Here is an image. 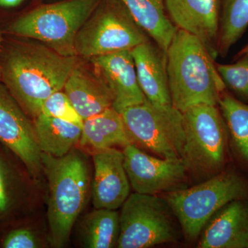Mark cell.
Instances as JSON below:
<instances>
[{"mask_svg":"<svg viewBox=\"0 0 248 248\" xmlns=\"http://www.w3.org/2000/svg\"><path fill=\"white\" fill-rule=\"evenodd\" d=\"M120 232V213L110 209L95 208L84 217L80 228L81 242L88 248L117 247Z\"/></svg>","mask_w":248,"mask_h":248,"instance_id":"44dd1931","label":"cell"},{"mask_svg":"<svg viewBox=\"0 0 248 248\" xmlns=\"http://www.w3.org/2000/svg\"><path fill=\"white\" fill-rule=\"evenodd\" d=\"M42 161L48 182L49 241L53 247L63 248L86 203L91 179L89 164L75 148L62 157L42 153Z\"/></svg>","mask_w":248,"mask_h":248,"instance_id":"3957f363","label":"cell"},{"mask_svg":"<svg viewBox=\"0 0 248 248\" xmlns=\"http://www.w3.org/2000/svg\"><path fill=\"white\" fill-rule=\"evenodd\" d=\"M216 67L226 86L235 92L248 97V55L232 64H220Z\"/></svg>","mask_w":248,"mask_h":248,"instance_id":"d4e9b609","label":"cell"},{"mask_svg":"<svg viewBox=\"0 0 248 248\" xmlns=\"http://www.w3.org/2000/svg\"><path fill=\"white\" fill-rule=\"evenodd\" d=\"M248 26V0H221L218 55L225 56Z\"/></svg>","mask_w":248,"mask_h":248,"instance_id":"7402d4cb","label":"cell"},{"mask_svg":"<svg viewBox=\"0 0 248 248\" xmlns=\"http://www.w3.org/2000/svg\"><path fill=\"white\" fill-rule=\"evenodd\" d=\"M33 124L42 153L62 157L79 143L82 127L78 124L41 114Z\"/></svg>","mask_w":248,"mask_h":248,"instance_id":"ffe728a7","label":"cell"},{"mask_svg":"<svg viewBox=\"0 0 248 248\" xmlns=\"http://www.w3.org/2000/svg\"><path fill=\"white\" fill-rule=\"evenodd\" d=\"M124 167L131 188L137 193L156 195L184 182L187 170L182 161L155 157L138 147L124 148Z\"/></svg>","mask_w":248,"mask_h":248,"instance_id":"8fae6325","label":"cell"},{"mask_svg":"<svg viewBox=\"0 0 248 248\" xmlns=\"http://www.w3.org/2000/svg\"><path fill=\"white\" fill-rule=\"evenodd\" d=\"M137 23L160 48L167 51L177 28L166 12L164 0H121Z\"/></svg>","mask_w":248,"mask_h":248,"instance_id":"d6986e66","label":"cell"},{"mask_svg":"<svg viewBox=\"0 0 248 248\" xmlns=\"http://www.w3.org/2000/svg\"><path fill=\"white\" fill-rule=\"evenodd\" d=\"M185 130L183 162L187 170L210 176L225 159L226 131L217 106L199 104L182 112Z\"/></svg>","mask_w":248,"mask_h":248,"instance_id":"9c48e42d","label":"cell"},{"mask_svg":"<svg viewBox=\"0 0 248 248\" xmlns=\"http://www.w3.org/2000/svg\"><path fill=\"white\" fill-rule=\"evenodd\" d=\"M0 143L21 160L32 177H40L43 170L42 152L33 123L0 84Z\"/></svg>","mask_w":248,"mask_h":248,"instance_id":"30bf717a","label":"cell"},{"mask_svg":"<svg viewBox=\"0 0 248 248\" xmlns=\"http://www.w3.org/2000/svg\"><path fill=\"white\" fill-rule=\"evenodd\" d=\"M5 248H36L38 241L33 232L28 229H17L11 231L2 243Z\"/></svg>","mask_w":248,"mask_h":248,"instance_id":"484cf974","label":"cell"},{"mask_svg":"<svg viewBox=\"0 0 248 248\" xmlns=\"http://www.w3.org/2000/svg\"><path fill=\"white\" fill-rule=\"evenodd\" d=\"M246 55H248V45L239 53L240 57H242Z\"/></svg>","mask_w":248,"mask_h":248,"instance_id":"f1b7e54d","label":"cell"},{"mask_svg":"<svg viewBox=\"0 0 248 248\" xmlns=\"http://www.w3.org/2000/svg\"><path fill=\"white\" fill-rule=\"evenodd\" d=\"M94 72L112 94V107L119 112L146 100L139 84L130 50L89 59Z\"/></svg>","mask_w":248,"mask_h":248,"instance_id":"7c38bea8","label":"cell"},{"mask_svg":"<svg viewBox=\"0 0 248 248\" xmlns=\"http://www.w3.org/2000/svg\"><path fill=\"white\" fill-rule=\"evenodd\" d=\"M100 0H66L43 5L18 18L10 25L14 35L34 39L63 56H76L78 32Z\"/></svg>","mask_w":248,"mask_h":248,"instance_id":"277c9868","label":"cell"},{"mask_svg":"<svg viewBox=\"0 0 248 248\" xmlns=\"http://www.w3.org/2000/svg\"><path fill=\"white\" fill-rule=\"evenodd\" d=\"M63 89L83 120L112 107L113 97L107 86L94 72L92 73L78 63L68 77Z\"/></svg>","mask_w":248,"mask_h":248,"instance_id":"e0dca14e","label":"cell"},{"mask_svg":"<svg viewBox=\"0 0 248 248\" xmlns=\"http://www.w3.org/2000/svg\"><path fill=\"white\" fill-rule=\"evenodd\" d=\"M4 86L22 108L35 118L46 99L62 91L75 66L77 56H63L45 45L11 46L0 58Z\"/></svg>","mask_w":248,"mask_h":248,"instance_id":"6da1fadb","label":"cell"},{"mask_svg":"<svg viewBox=\"0 0 248 248\" xmlns=\"http://www.w3.org/2000/svg\"><path fill=\"white\" fill-rule=\"evenodd\" d=\"M218 105L235 145L243 157L248 161V105L229 94L221 96Z\"/></svg>","mask_w":248,"mask_h":248,"instance_id":"603a6c76","label":"cell"},{"mask_svg":"<svg viewBox=\"0 0 248 248\" xmlns=\"http://www.w3.org/2000/svg\"><path fill=\"white\" fill-rule=\"evenodd\" d=\"M12 195L6 166L0 156V215H4L11 208Z\"/></svg>","mask_w":248,"mask_h":248,"instance_id":"4316f807","label":"cell"},{"mask_svg":"<svg viewBox=\"0 0 248 248\" xmlns=\"http://www.w3.org/2000/svg\"><path fill=\"white\" fill-rule=\"evenodd\" d=\"M121 115L131 144L162 159L183 161L186 137L181 111L146 99Z\"/></svg>","mask_w":248,"mask_h":248,"instance_id":"8992f818","label":"cell"},{"mask_svg":"<svg viewBox=\"0 0 248 248\" xmlns=\"http://www.w3.org/2000/svg\"><path fill=\"white\" fill-rule=\"evenodd\" d=\"M121 208L117 248H148L177 240L174 215L164 199L134 192Z\"/></svg>","mask_w":248,"mask_h":248,"instance_id":"ba28073f","label":"cell"},{"mask_svg":"<svg viewBox=\"0 0 248 248\" xmlns=\"http://www.w3.org/2000/svg\"><path fill=\"white\" fill-rule=\"evenodd\" d=\"M1 36H0V46H1ZM1 78V63H0V79Z\"/></svg>","mask_w":248,"mask_h":248,"instance_id":"f546056e","label":"cell"},{"mask_svg":"<svg viewBox=\"0 0 248 248\" xmlns=\"http://www.w3.org/2000/svg\"><path fill=\"white\" fill-rule=\"evenodd\" d=\"M176 27L198 37L213 59L218 56L221 0H164Z\"/></svg>","mask_w":248,"mask_h":248,"instance_id":"4fadbf2b","label":"cell"},{"mask_svg":"<svg viewBox=\"0 0 248 248\" xmlns=\"http://www.w3.org/2000/svg\"><path fill=\"white\" fill-rule=\"evenodd\" d=\"M139 84L148 101L172 105L170 93L166 51L151 40L130 50Z\"/></svg>","mask_w":248,"mask_h":248,"instance_id":"2e32d148","label":"cell"},{"mask_svg":"<svg viewBox=\"0 0 248 248\" xmlns=\"http://www.w3.org/2000/svg\"><path fill=\"white\" fill-rule=\"evenodd\" d=\"M79 143L94 151L131 144L122 115L113 107L84 120Z\"/></svg>","mask_w":248,"mask_h":248,"instance_id":"ac0fdd59","label":"cell"},{"mask_svg":"<svg viewBox=\"0 0 248 248\" xmlns=\"http://www.w3.org/2000/svg\"><path fill=\"white\" fill-rule=\"evenodd\" d=\"M150 40L121 0H100L76 39V56L91 59L131 50Z\"/></svg>","mask_w":248,"mask_h":248,"instance_id":"5b68a950","label":"cell"},{"mask_svg":"<svg viewBox=\"0 0 248 248\" xmlns=\"http://www.w3.org/2000/svg\"><path fill=\"white\" fill-rule=\"evenodd\" d=\"M246 183L231 172L220 173L199 185L172 190L165 200L187 238L195 239L211 217L232 201L247 195Z\"/></svg>","mask_w":248,"mask_h":248,"instance_id":"52a82bcc","label":"cell"},{"mask_svg":"<svg viewBox=\"0 0 248 248\" xmlns=\"http://www.w3.org/2000/svg\"><path fill=\"white\" fill-rule=\"evenodd\" d=\"M93 159V205L94 208L117 210L130 195L131 189L124 167L123 151L115 148L96 150Z\"/></svg>","mask_w":248,"mask_h":248,"instance_id":"5bb4252c","label":"cell"},{"mask_svg":"<svg viewBox=\"0 0 248 248\" xmlns=\"http://www.w3.org/2000/svg\"><path fill=\"white\" fill-rule=\"evenodd\" d=\"M40 114L78 124L81 127L84 123V120L77 112L66 93L62 91L54 93L46 99Z\"/></svg>","mask_w":248,"mask_h":248,"instance_id":"cb8c5ba5","label":"cell"},{"mask_svg":"<svg viewBox=\"0 0 248 248\" xmlns=\"http://www.w3.org/2000/svg\"><path fill=\"white\" fill-rule=\"evenodd\" d=\"M201 248H248V206L241 200L226 204L202 231Z\"/></svg>","mask_w":248,"mask_h":248,"instance_id":"9a60e30c","label":"cell"},{"mask_svg":"<svg viewBox=\"0 0 248 248\" xmlns=\"http://www.w3.org/2000/svg\"><path fill=\"white\" fill-rule=\"evenodd\" d=\"M24 0H0V6L3 8L16 7Z\"/></svg>","mask_w":248,"mask_h":248,"instance_id":"83f0119b","label":"cell"},{"mask_svg":"<svg viewBox=\"0 0 248 248\" xmlns=\"http://www.w3.org/2000/svg\"><path fill=\"white\" fill-rule=\"evenodd\" d=\"M166 55L173 107L183 112L199 104L218 105L226 84L198 37L178 29Z\"/></svg>","mask_w":248,"mask_h":248,"instance_id":"7a4b0ae2","label":"cell"}]
</instances>
